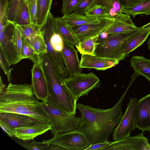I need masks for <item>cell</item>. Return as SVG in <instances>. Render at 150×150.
<instances>
[{"label":"cell","instance_id":"ee69618b","mask_svg":"<svg viewBox=\"0 0 150 150\" xmlns=\"http://www.w3.org/2000/svg\"><path fill=\"white\" fill-rule=\"evenodd\" d=\"M142 28L146 29H150V22L142 27Z\"/></svg>","mask_w":150,"mask_h":150},{"label":"cell","instance_id":"484cf974","mask_svg":"<svg viewBox=\"0 0 150 150\" xmlns=\"http://www.w3.org/2000/svg\"><path fill=\"white\" fill-rule=\"evenodd\" d=\"M100 5L108 10L110 18H114L119 13H122L123 7L119 0H95L92 6Z\"/></svg>","mask_w":150,"mask_h":150},{"label":"cell","instance_id":"1f68e13d","mask_svg":"<svg viewBox=\"0 0 150 150\" xmlns=\"http://www.w3.org/2000/svg\"><path fill=\"white\" fill-rule=\"evenodd\" d=\"M38 0H24L27 5L29 12L30 24L32 27L38 25L37 14Z\"/></svg>","mask_w":150,"mask_h":150},{"label":"cell","instance_id":"f546056e","mask_svg":"<svg viewBox=\"0 0 150 150\" xmlns=\"http://www.w3.org/2000/svg\"><path fill=\"white\" fill-rule=\"evenodd\" d=\"M28 42L36 54L39 55L47 53L46 45L42 33L41 35L35 36Z\"/></svg>","mask_w":150,"mask_h":150},{"label":"cell","instance_id":"277c9868","mask_svg":"<svg viewBox=\"0 0 150 150\" xmlns=\"http://www.w3.org/2000/svg\"><path fill=\"white\" fill-rule=\"evenodd\" d=\"M141 28L129 32L108 35L97 42L94 55L120 61L123 60L121 52L125 45Z\"/></svg>","mask_w":150,"mask_h":150},{"label":"cell","instance_id":"f35d334b","mask_svg":"<svg viewBox=\"0 0 150 150\" xmlns=\"http://www.w3.org/2000/svg\"><path fill=\"white\" fill-rule=\"evenodd\" d=\"M50 42L55 51L59 52H62L63 41L60 35L56 33H54L51 38Z\"/></svg>","mask_w":150,"mask_h":150},{"label":"cell","instance_id":"2e32d148","mask_svg":"<svg viewBox=\"0 0 150 150\" xmlns=\"http://www.w3.org/2000/svg\"><path fill=\"white\" fill-rule=\"evenodd\" d=\"M0 121L6 124L13 130L15 128L45 122L25 115L8 112L0 113Z\"/></svg>","mask_w":150,"mask_h":150},{"label":"cell","instance_id":"5b68a950","mask_svg":"<svg viewBox=\"0 0 150 150\" xmlns=\"http://www.w3.org/2000/svg\"><path fill=\"white\" fill-rule=\"evenodd\" d=\"M43 103L51 125L50 130L53 135L77 129L81 121V117L76 116L75 115H69L46 102Z\"/></svg>","mask_w":150,"mask_h":150},{"label":"cell","instance_id":"ac0fdd59","mask_svg":"<svg viewBox=\"0 0 150 150\" xmlns=\"http://www.w3.org/2000/svg\"><path fill=\"white\" fill-rule=\"evenodd\" d=\"M112 24L102 33L108 35L129 32L138 28L132 21L130 16L122 13L114 18Z\"/></svg>","mask_w":150,"mask_h":150},{"label":"cell","instance_id":"4fadbf2b","mask_svg":"<svg viewBox=\"0 0 150 150\" xmlns=\"http://www.w3.org/2000/svg\"><path fill=\"white\" fill-rule=\"evenodd\" d=\"M104 150H150L148 139L142 134L129 137L112 143L103 149Z\"/></svg>","mask_w":150,"mask_h":150},{"label":"cell","instance_id":"d6a6232c","mask_svg":"<svg viewBox=\"0 0 150 150\" xmlns=\"http://www.w3.org/2000/svg\"><path fill=\"white\" fill-rule=\"evenodd\" d=\"M20 26L23 35L28 42L35 36L42 34L41 30L38 25L32 27L29 24Z\"/></svg>","mask_w":150,"mask_h":150},{"label":"cell","instance_id":"d6986e66","mask_svg":"<svg viewBox=\"0 0 150 150\" xmlns=\"http://www.w3.org/2000/svg\"><path fill=\"white\" fill-rule=\"evenodd\" d=\"M74 47L63 41L62 53L68 76L81 73L77 51Z\"/></svg>","mask_w":150,"mask_h":150},{"label":"cell","instance_id":"44dd1931","mask_svg":"<svg viewBox=\"0 0 150 150\" xmlns=\"http://www.w3.org/2000/svg\"><path fill=\"white\" fill-rule=\"evenodd\" d=\"M150 34V29H146L141 27L140 29L133 35L125 45L121 52L123 59L129 53L141 46L145 41Z\"/></svg>","mask_w":150,"mask_h":150},{"label":"cell","instance_id":"8992f818","mask_svg":"<svg viewBox=\"0 0 150 150\" xmlns=\"http://www.w3.org/2000/svg\"><path fill=\"white\" fill-rule=\"evenodd\" d=\"M67 87L77 99L87 96L92 90L99 87L100 80L93 73L71 74L64 80Z\"/></svg>","mask_w":150,"mask_h":150},{"label":"cell","instance_id":"4dcf8cb0","mask_svg":"<svg viewBox=\"0 0 150 150\" xmlns=\"http://www.w3.org/2000/svg\"><path fill=\"white\" fill-rule=\"evenodd\" d=\"M22 146L25 148L29 150H60V148L55 145L43 142H37L34 140L28 143L23 144Z\"/></svg>","mask_w":150,"mask_h":150},{"label":"cell","instance_id":"f1b7e54d","mask_svg":"<svg viewBox=\"0 0 150 150\" xmlns=\"http://www.w3.org/2000/svg\"><path fill=\"white\" fill-rule=\"evenodd\" d=\"M22 39L23 59H28L32 60L34 64H37L40 62L41 59L39 55L35 53L33 48L24 37L22 34Z\"/></svg>","mask_w":150,"mask_h":150},{"label":"cell","instance_id":"9a60e30c","mask_svg":"<svg viewBox=\"0 0 150 150\" xmlns=\"http://www.w3.org/2000/svg\"><path fill=\"white\" fill-rule=\"evenodd\" d=\"M136 127L144 131H150V93L138 101L134 115Z\"/></svg>","mask_w":150,"mask_h":150},{"label":"cell","instance_id":"e575fe53","mask_svg":"<svg viewBox=\"0 0 150 150\" xmlns=\"http://www.w3.org/2000/svg\"><path fill=\"white\" fill-rule=\"evenodd\" d=\"M86 15L89 16H97L110 18L108 10L100 5L92 6L86 12Z\"/></svg>","mask_w":150,"mask_h":150},{"label":"cell","instance_id":"74e56055","mask_svg":"<svg viewBox=\"0 0 150 150\" xmlns=\"http://www.w3.org/2000/svg\"><path fill=\"white\" fill-rule=\"evenodd\" d=\"M0 61L1 67L3 70L5 74L6 75L8 81L9 83H11L12 79L10 65L6 59L2 51L0 49Z\"/></svg>","mask_w":150,"mask_h":150},{"label":"cell","instance_id":"6da1fadb","mask_svg":"<svg viewBox=\"0 0 150 150\" xmlns=\"http://www.w3.org/2000/svg\"><path fill=\"white\" fill-rule=\"evenodd\" d=\"M129 86L116 104L107 109L77 103V108L80 112L81 120L76 130L84 133L91 145L108 141L109 136L124 116L122 110V103Z\"/></svg>","mask_w":150,"mask_h":150},{"label":"cell","instance_id":"ba28073f","mask_svg":"<svg viewBox=\"0 0 150 150\" xmlns=\"http://www.w3.org/2000/svg\"><path fill=\"white\" fill-rule=\"evenodd\" d=\"M54 18L50 11L41 30L46 45L47 51L46 54L55 65L62 77L65 79L67 78L68 75L62 52L55 51L50 42L51 37L55 33Z\"/></svg>","mask_w":150,"mask_h":150},{"label":"cell","instance_id":"7c38bea8","mask_svg":"<svg viewBox=\"0 0 150 150\" xmlns=\"http://www.w3.org/2000/svg\"><path fill=\"white\" fill-rule=\"evenodd\" d=\"M31 71L34 95L37 99L46 102L48 94V85L41 61L39 63L34 64Z\"/></svg>","mask_w":150,"mask_h":150},{"label":"cell","instance_id":"b9f144b4","mask_svg":"<svg viewBox=\"0 0 150 150\" xmlns=\"http://www.w3.org/2000/svg\"><path fill=\"white\" fill-rule=\"evenodd\" d=\"M142 0H119L123 7L130 6L139 3Z\"/></svg>","mask_w":150,"mask_h":150},{"label":"cell","instance_id":"ffe728a7","mask_svg":"<svg viewBox=\"0 0 150 150\" xmlns=\"http://www.w3.org/2000/svg\"><path fill=\"white\" fill-rule=\"evenodd\" d=\"M51 128L48 123H38L26 127L15 128L13 130V136L24 141L33 140L36 137L47 132Z\"/></svg>","mask_w":150,"mask_h":150},{"label":"cell","instance_id":"8d00e7d4","mask_svg":"<svg viewBox=\"0 0 150 150\" xmlns=\"http://www.w3.org/2000/svg\"><path fill=\"white\" fill-rule=\"evenodd\" d=\"M15 31L17 50L19 60L20 61L23 59L22 50V34L20 26L15 24Z\"/></svg>","mask_w":150,"mask_h":150},{"label":"cell","instance_id":"9c48e42d","mask_svg":"<svg viewBox=\"0 0 150 150\" xmlns=\"http://www.w3.org/2000/svg\"><path fill=\"white\" fill-rule=\"evenodd\" d=\"M0 46L10 66L20 62L16 42L14 24L8 21L4 25H0Z\"/></svg>","mask_w":150,"mask_h":150},{"label":"cell","instance_id":"3957f363","mask_svg":"<svg viewBox=\"0 0 150 150\" xmlns=\"http://www.w3.org/2000/svg\"><path fill=\"white\" fill-rule=\"evenodd\" d=\"M39 55L47 83L46 102L69 115H75L78 99L68 89L64 79L47 54Z\"/></svg>","mask_w":150,"mask_h":150},{"label":"cell","instance_id":"603a6c76","mask_svg":"<svg viewBox=\"0 0 150 150\" xmlns=\"http://www.w3.org/2000/svg\"><path fill=\"white\" fill-rule=\"evenodd\" d=\"M65 21L69 27L84 25L100 21L106 18L97 16L73 14L63 16Z\"/></svg>","mask_w":150,"mask_h":150},{"label":"cell","instance_id":"e0dca14e","mask_svg":"<svg viewBox=\"0 0 150 150\" xmlns=\"http://www.w3.org/2000/svg\"><path fill=\"white\" fill-rule=\"evenodd\" d=\"M120 61L88 54H81L80 62L81 68H94L104 70L115 66Z\"/></svg>","mask_w":150,"mask_h":150},{"label":"cell","instance_id":"7a4b0ae2","mask_svg":"<svg viewBox=\"0 0 150 150\" xmlns=\"http://www.w3.org/2000/svg\"><path fill=\"white\" fill-rule=\"evenodd\" d=\"M34 95L31 84L9 83L7 87L0 90V113L25 115L50 123L44 103Z\"/></svg>","mask_w":150,"mask_h":150},{"label":"cell","instance_id":"d590c367","mask_svg":"<svg viewBox=\"0 0 150 150\" xmlns=\"http://www.w3.org/2000/svg\"><path fill=\"white\" fill-rule=\"evenodd\" d=\"M81 0H62L63 3L61 11L63 16L69 15Z\"/></svg>","mask_w":150,"mask_h":150},{"label":"cell","instance_id":"f6af8a7d","mask_svg":"<svg viewBox=\"0 0 150 150\" xmlns=\"http://www.w3.org/2000/svg\"><path fill=\"white\" fill-rule=\"evenodd\" d=\"M147 43L148 49L150 51V38L148 40Z\"/></svg>","mask_w":150,"mask_h":150},{"label":"cell","instance_id":"8fae6325","mask_svg":"<svg viewBox=\"0 0 150 150\" xmlns=\"http://www.w3.org/2000/svg\"><path fill=\"white\" fill-rule=\"evenodd\" d=\"M114 18H106L100 21L78 26L69 27L79 42L100 35L113 23Z\"/></svg>","mask_w":150,"mask_h":150},{"label":"cell","instance_id":"d4e9b609","mask_svg":"<svg viewBox=\"0 0 150 150\" xmlns=\"http://www.w3.org/2000/svg\"><path fill=\"white\" fill-rule=\"evenodd\" d=\"M122 12L133 18L137 15H150V0H142L134 5L124 8Z\"/></svg>","mask_w":150,"mask_h":150},{"label":"cell","instance_id":"4316f807","mask_svg":"<svg viewBox=\"0 0 150 150\" xmlns=\"http://www.w3.org/2000/svg\"><path fill=\"white\" fill-rule=\"evenodd\" d=\"M52 0H38L37 24L41 30L45 23L50 11Z\"/></svg>","mask_w":150,"mask_h":150},{"label":"cell","instance_id":"836d02e7","mask_svg":"<svg viewBox=\"0 0 150 150\" xmlns=\"http://www.w3.org/2000/svg\"><path fill=\"white\" fill-rule=\"evenodd\" d=\"M95 0H81L72 13L79 15H86V12L92 6Z\"/></svg>","mask_w":150,"mask_h":150},{"label":"cell","instance_id":"7bdbcfd3","mask_svg":"<svg viewBox=\"0 0 150 150\" xmlns=\"http://www.w3.org/2000/svg\"><path fill=\"white\" fill-rule=\"evenodd\" d=\"M0 125L1 128L8 135L11 137L13 136V130L7 125L2 121H0Z\"/></svg>","mask_w":150,"mask_h":150},{"label":"cell","instance_id":"ab89813d","mask_svg":"<svg viewBox=\"0 0 150 150\" xmlns=\"http://www.w3.org/2000/svg\"><path fill=\"white\" fill-rule=\"evenodd\" d=\"M8 3V0H0V25H4L8 21L7 13Z\"/></svg>","mask_w":150,"mask_h":150},{"label":"cell","instance_id":"7402d4cb","mask_svg":"<svg viewBox=\"0 0 150 150\" xmlns=\"http://www.w3.org/2000/svg\"><path fill=\"white\" fill-rule=\"evenodd\" d=\"M55 33L60 35L63 41L74 46H78L79 42L74 37L63 16L54 18Z\"/></svg>","mask_w":150,"mask_h":150},{"label":"cell","instance_id":"5bb4252c","mask_svg":"<svg viewBox=\"0 0 150 150\" xmlns=\"http://www.w3.org/2000/svg\"><path fill=\"white\" fill-rule=\"evenodd\" d=\"M7 19L8 21L19 25L30 23L28 9L24 0H11L9 2Z\"/></svg>","mask_w":150,"mask_h":150},{"label":"cell","instance_id":"60d3db41","mask_svg":"<svg viewBox=\"0 0 150 150\" xmlns=\"http://www.w3.org/2000/svg\"><path fill=\"white\" fill-rule=\"evenodd\" d=\"M113 142L108 141L93 144L91 145L85 150H102L112 143Z\"/></svg>","mask_w":150,"mask_h":150},{"label":"cell","instance_id":"83f0119b","mask_svg":"<svg viewBox=\"0 0 150 150\" xmlns=\"http://www.w3.org/2000/svg\"><path fill=\"white\" fill-rule=\"evenodd\" d=\"M99 35L90 38L80 42L76 47L81 54L94 55V52Z\"/></svg>","mask_w":150,"mask_h":150},{"label":"cell","instance_id":"cb8c5ba5","mask_svg":"<svg viewBox=\"0 0 150 150\" xmlns=\"http://www.w3.org/2000/svg\"><path fill=\"white\" fill-rule=\"evenodd\" d=\"M130 64L135 72L150 81V59L143 56H134L131 59Z\"/></svg>","mask_w":150,"mask_h":150},{"label":"cell","instance_id":"30bf717a","mask_svg":"<svg viewBox=\"0 0 150 150\" xmlns=\"http://www.w3.org/2000/svg\"><path fill=\"white\" fill-rule=\"evenodd\" d=\"M138 100L137 98H129L125 112L113 131L112 138L114 141H119L130 136L131 132L135 129L134 115Z\"/></svg>","mask_w":150,"mask_h":150},{"label":"cell","instance_id":"52a82bcc","mask_svg":"<svg viewBox=\"0 0 150 150\" xmlns=\"http://www.w3.org/2000/svg\"><path fill=\"white\" fill-rule=\"evenodd\" d=\"M42 142L57 146L61 150H85L91 145L85 134L77 130L56 134Z\"/></svg>","mask_w":150,"mask_h":150}]
</instances>
